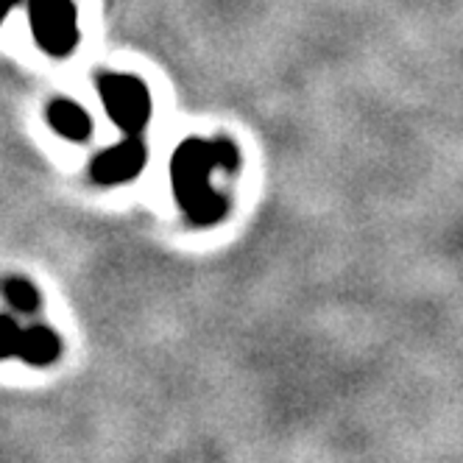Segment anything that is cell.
<instances>
[{"mask_svg": "<svg viewBox=\"0 0 463 463\" xmlns=\"http://www.w3.org/2000/svg\"><path fill=\"white\" fill-rule=\"evenodd\" d=\"M241 165L238 146L232 140L187 137L171 159V184L182 213L198 223L210 226L226 215V198L213 187L215 171H235Z\"/></svg>", "mask_w": 463, "mask_h": 463, "instance_id": "obj_1", "label": "cell"}, {"mask_svg": "<svg viewBox=\"0 0 463 463\" xmlns=\"http://www.w3.org/2000/svg\"><path fill=\"white\" fill-rule=\"evenodd\" d=\"M14 6H20V0H4V17H9Z\"/></svg>", "mask_w": 463, "mask_h": 463, "instance_id": "obj_8", "label": "cell"}, {"mask_svg": "<svg viewBox=\"0 0 463 463\" xmlns=\"http://www.w3.org/2000/svg\"><path fill=\"white\" fill-rule=\"evenodd\" d=\"M98 95L109 120L123 135H140L151 120V92L143 79L128 73H104L98 79Z\"/></svg>", "mask_w": 463, "mask_h": 463, "instance_id": "obj_3", "label": "cell"}, {"mask_svg": "<svg viewBox=\"0 0 463 463\" xmlns=\"http://www.w3.org/2000/svg\"><path fill=\"white\" fill-rule=\"evenodd\" d=\"M4 293H6V302L20 307V310H34L37 307V290L23 277H6L4 279Z\"/></svg>", "mask_w": 463, "mask_h": 463, "instance_id": "obj_7", "label": "cell"}, {"mask_svg": "<svg viewBox=\"0 0 463 463\" xmlns=\"http://www.w3.org/2000/svg\"><path fill=\"white\" fill-rule=\"evenodd\" d=\"M146 146L137 135H126L123 143L101 151L92 165H90V176L95 184L101 187H112V184H123L131 182L135 176H140V171L146 168Z\"/></svg>", "mask_w": 463, "mask_h": 463, "instance_id": "obj_4", "label": "cell"}, {"mask_svg": "<svg viewBox=\"0 0 463 463\" xmlns=\"http://www.w3.org/2000/svg\"><path fill=\"white\" fill-rule=\"evenodd\" d=\"M45 120L59 137L71 140V143H84L92 135V118L68 98H53L45 109Z\"/></svg>", "mask_w": 463, "mask_h": 463, "instance_id": "obj_5", "label": "cell"}, {"mask_svg": "<svg viewBox=\"0 0 463 463\" xmlns=\"http://www.w3.org/2000/svg\"><path fill=\"white\" fill-rule=\"evenodd\" d=\"M28 23L43 53L68 59L81 40L73 0H28Z\"/></svg>", "mask_w": 463, "mask_h": 463, "instance_id": "obj_2", "label": "cell"}, {"mask_svg": "<svg viewBox=\"0 0 463 463\" xmlns=\"http://www.w3.org/2000/svg\"><path fill=\"white\" fill-rule=\"evenodd\" d=\"M17 344L20 354L31 363H37V366H43V363L53 360V354L59 352V344H56V335L51 333V329H43V326H34V329H25V333H17L14 341H9V352L12 346Z\"/></svg>", "mask_w": 463, "mask_h": 463, "instance_id": "obj_6", "label": "cell"}]
</instances>
